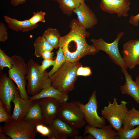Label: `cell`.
Listing matches in <instances>:
<instances>
[{
  "mask_svg": "<svg viewBox=\"0 0 139 139\" xmlns=\"http://www.w3.org/2000/svg\"><path fill=\"white\" fill-rule=\"evenodd\" d=\"M69 27L70 31L66 35L61 36L59 44L66 61L77 62L86 55H95L99 52V50L92 45L87 43L86 39L89 36V33L80 24L77 19L71 20Z\"/></svg>",
  "mask_w": 139,
  "mask_h": 139,
  "instance_id": "1",
  "label": "cell"
},
{
  "mask_svg": "<svg viewBox=\"0 0 139 139\" xmlns=\"http://www.w3.org/2000/svg\"><path fill=\"white\" fill-rule=\"evenodd\" d=\"M82 65L79 61H66L60 68L49 77L51 86L66 94L74 89L77 79L76 72Z\"/></svg>",
  "mask_w": 139,
  "mask_h": 139,
  "instance_id": "2",
  "label": "cell"
},
{
  "mask_svg": "<svg viewBox=\"0 0 139 139\" xmlns=\"http://www.w3.org/2000/svg\"><path fill=\"white\" fill-rule=\"evenodd\" d=\"M28 72L25 76L28 82L27 92L32 96L39 93L42 89L51 86L48 72L42 71L39 68L40 65L32 59L27 63Z\"/></svg>",
  "mask_w": 139,
  "mask_h": 139,
  "instance_id": "3",
  "label": "cell"
},
{
  "mask_svg": "<svg viewBox=\"0 0 139 139\" xmlns=\"http://www.w3.org/2000/svg\"><path fill=\"white\" fill-rule=\"evenodd\" d=\"M117 100L115 97L112 103L108 101V105L104 106L101 114L113 128L118 132L122 129L124 119L129 110L126 106L127 102L121 100L120 104L118 105Z\"/></svg>",
  "mask_w": 139,
  "mask_h": 139,
  "instance_id": "4",
  "label": "cell"
},
{
  "mask_svg": "<svg viewBox=\"0 0 139 139\" xmlns=\"http://www.w3.org/2000/svg\"><path fill=\"white\" fill-rule=\"evenodd\" d=\"M12 66L8 72V76L15 83L19 89L21 98L29 99L26 90L25 76L28 72V67L23 58L20 55H13L11 57Z\"/></svg>",
  "mask_w": 139,
  "mask_h": 139,
  "instance_id": "5",
  "label": "cell"
},
{
  "mask_svg": "<svg viewBox=\"0 0 139 139\" xmlns=\"http://www.w3.org/2000/svg\"><path fill=\"white\" fill-rule=\"evenodd\" d=\"M57 116L78 129L82 128L86 124L84 115L76 101L62 103Z\"/></svg>",
  "mask_w": 139,
  "mask_h": 139,
  "instance_id": "6",
  "label": "cell"
},
{
  "mask_svg": "<svg viewBox=\"0 0 139 139\" xmlns=\"http://www.w3.org/2000/svg\"><path fill=\"white\" fill-rule=\"evenodd\" d=\"M2 127L5 134L12 139H35L37 136L35 127L23 119L11 121Z\"/></svg>",
  "mask_w": 139,
  "mask_h": 139,
  "instance_id": "7",
  "label": "cell"
},
{
  "mask_svg": "<svg viewBox=\"0 0 139 139\" xmlns=\"http://www.w3.org/2000/svg\"><path fill=\"white\" fill-rule=\"evenodd\" d=\"M76 102L82 112L84 120L88 125L98 128H101L106 125V119L102 116H99L97 113L98 102L96 90L93 91L86 104L79 101Z\"/></svg>",
  "mask_w": 139,
  "mask_h": 139,
  "instance_id": "8",
  "label": "cell"
},
{
  "mask_svg": "<svg viewBox=\"0 0 139 139\" xmlns=\"http://www.w3.org/2000/svg\"><path fill=\"white\" fill-rule=\"evenodd\" d=\"M124 32L118 33L115 40L112 42L108 43L101 38L99 39L92 38L90 41L96 49L106 53L112 61L121 68H127L119 52L118 47L119 42L123 36Z\"/></svg>",
  "mask_w": 139,
  "mask_h": 139,
  "instance_id": "9",
  "label": "cell"
},
{
  "mask_svg": "<svg viewBox=\"0 0 139 139\" xmlns=\"http://www.w3.org/2000/svg\"><path fill=\"white\" fill-rule=\"evenodd\" d=\"M20 95L19 89L13 80L6 73L2 74L0 77V100L8 112L11 114V102L13 97Z\"/></svg>",
  "mask_w": 139,
  "mask_h": 139,
  "instance_id": "10",
  "label": "cell"
},
{
  "mask_svg": "<svg viewBox=\"0 0 139 139\" xmlns=\"http://www.w3.org/2000/svg\"><path fill=\"white\" fill-rule=\"evenodd\" d=\"M51 131L50 139H67L78 135V129L67 124L58 116L48 125Z\"/></svg>",
  "mask_w": 139,
  "mask_h": 139,
  "instance_id": "11",
  "label": "cell"
},
{
  "mask_svg": "<svg viewBox=\"0 0 139 139\" xmlns=\"http://www.w3.org/2000/svg\"><path fill=\"white\" fill-rule=\"evenodd\" d=\"M122 58L127 67L132 70L139 65V38L129 40L123 45Z\"/></svg>",
  "mask_w": 139,
  "mask_h": 139,
  "instance_id": "12",
  "label": "cell"
},
{
  "mask_svg": "<svg viewBox=\"0 0 139 139\" xmlns=\"http://www.w3.org/2000/svg\"><path fill=\"white\" fill-rule=\"evenodd\" d=\"M130 4V0H101L99 7L102 11L110 14L126 17L128 16Z\"/></svg>",
  "mask_w": 139,
  "mask_h": 139,
  "instance_id": "13",
  "label": "cell"
},
{
  "mask_svg": "<svg viewBox=\"0 0 139 139\" xmlns=\"http://www.w3.org/2000/svg\"><path fill=\"white\" fill-rule=\"evenodd\" d=\"M61 103L56 99L46 98L39 99V104L44 119V124H50L58 115Z\"/></svg>",
  "mask_w": 139,
  "mask_h": 139,
  "instance_id": "14",
  "label": "cell"
},
{
  "mask_svg": "<svg viewBox=\"0 0 139 139\" xmlns=\"http://www.w3.org/2000/svg\"><path fill=\"white\" fill-rule=\"evenodd\" d=\"M73 13L77 16L80 24L85 29L92 28L98 23V20L92 10L85 2L80 4Z\"/></svg>",
  "mask_w": 139,
  "mask_h": 139,
  "instance_id": "15",
  "label": "cell"
},
{
  "mask_svg": "<svg viewBox=\"0 0 139 139\" xmlns=\"http://www.w3.org/2000/svg\"><path fill=\"white\" fill-rule=\"evenodd\" d=\"M12 101L14 105L11 115L12 121H17L23 119L34 102L33 101L22 99L20 95H14Z\"/></svg>",
  "mask_w": 139,
  "mask_h": 139,
  "instance_id": "16",
  "label": "cell"
},
{
  "mask_svg": "<svg viewBox=\"0 0 139 139\" xmlns=\"http://www.w3.org/2000/svg\"><path fill=\"white\" fill-rule=\"evenodd\" d=\"M116 131L110 124L101 128L88 125L85 128L84 136L88 134L93 136L95 139H116L117 137V132Z\"/></svg>",
  "mask_w": 139,
  "mask_h": 139,
  "instance_id": "17",
  "label": "cell"
},
{
  "mask_svg": "<svg viewBox=\"0 0 139 139\" xmlns=\"http://www.w3.org/2000/svg\"><path fill=\"white\" fill-rule=\"evenodd\" d=\"M121 68L125 78L124 84L120 86L121 93L130 96L139 105V85L133 80L132 76L128 73L127 69Z\"/></svg>",
  "mask_w": 139,
  "mask_h": 139,
  "instance_id": "18",
  "label": "cell"
},
{
  "mask_svg": "<svg viewBox=\"0 0 139 139\" xmlns=\"http://www.w3.org/2000/svg\"><path fill=\"white\" fill-rule=\"evenodd\" d=\"M46 98H55L62 103L67 101L69 96L68 94L50 86L42 89L38 94L29 97V99L31 101H33Z\"/></svg>",
  "mask_w": 139,
  "mask_h": 139,
  "instance_id": "19",
  "label": "cell"
},
{
  "mask_svg": "<svg viewBox=\"0 0 139 139\" xmlns=\"http://www.w3.org/2000/svg\"><path fill=\"white\" fill-rule=\"evenodd\" d=\"M39 100V99L34 101L33 104L22 119L35 127L40 124H44L45 122Z\"/></svg>",
  "mask_w": 139,
  "mask_h": 139,
  "instance_id": "20",
  "label": "cell"
},
{
  "mask_svg": "<svg viewBox=\"0 0 139 139\" xmlns=\"http://www.w3.org/2000/svg\"><path fill=\"white\" fill-rule=\"evenodd\" d=\"M3 17L9 28L16 32H28L37 28L39 26L38 24H32L29 19L20 21L5 15Z\"/></svg>",
  "mask_w": 139,
  "mask_h": 139,
  "instance_id": "21",
  "label": "cell"
},
{
  "mask_svg": "<svg viewBox=\"0 0 139 139\" xmlns=\"http://www.w3.org/2000/svg\"><path fill=\"white\" fill-rule=\"evenodd\" d=\"M139 125V110L133 107L127 112L124 119L122 128L129 130Z\"/></svg>",
  "mask_w": 139,
  "mask_h": 139,
  "instance_id": "22",
  "label": "cell"
},
{
  "mask_svg": "<svg viewBox=\"0 0 139 139\" xmlns=\"http://www.w3.org/2000/svg\"><path fill=\"white\" fill-rule=\"evenodd\" d=\"M34 55L37 57H41L42 53L45 51H52L54 48L42 36L37 37L34 43Z\"/></svg>",
  "mask_w": 139,
  "mask_h": 139,
  "instance_id": "23",
  "label": "cell"
},
{
  "mask_svg": "<svg viewBox=\"0 0 139 139\" xmlns=\"http://www.w3.org/2000/svg\"><path fill=\"white\" fill-rule=\"evenodd\" d=\"M42 36L54 49L59 48V44L61 36L57 29L51 28H48L45 31Z\"/></svg>",
  "mask_w": 139,
  "mask_h": 139,
  "instance_id": "24",
  "label": "cell"
},
{
  "mask_svg": "<svg viewBox=\"0 0 139 139\" xmlns=\"http://www.w3.org/2000/svg\"><path fill=\"white\" fill-rule=\"evenodd\" d=\"M57 2L63 13L68 16L72 15L73 10L80 4L76 0H59Z\"/></svg>",
  "mask_w": 139,
  "mask_h": 139,
  "instance_id": "25",
  "label": "cell"
},
{
  "mask_svg": "<svg viewBox=\"0 0 139 139\" xmlns=\"http://www.w3.org/2000/svg\"><path fill=\"white\" fill-rule=\"evenodd\" d=\"M117 139H139V125L129 130H125L122 128L120 131L117 132Z\"/></svg>",
  "mask_w": 139,
  "mask_h": 139,
  "instance_id": "26",
  "label": "cell"
},
{
  "mask_svg": "<svg viewBox=\"0 0 139 139\" xmlns=\"http://www.w3.org/2000/svg\"><path fill=\"white\" fill-rule=\"evenodd\" d=\"M55 63L51 70L48 72L49 77L52 76L66 61L65 57L62 49L60 47L56 52Z\"/></svg>",
  "mask_w": 139,
  "mask_h": 139,
  "instance_id": "27",
  "label": "cell"
},
{
  "mask_svg": "<svg viewBox=\"0 0 139 139\" xmlns=\"http://www.w3.org/2000/svg\"><path fill=\"white\" fill-rule=\"evenodd\" d=\"M12 66V60L10 57L5 53L4 51L0 49V70L2 71L4 67L11 69Z\"/></svg>",
  "mask_w": 139,
  "mask_h": 139,
  "instance_id": "28",
  "label": "cell"
},
{
  "mask_svg": "<svg viewBox=\"0 0 139 139\" xmlns=\"http://www.w3.org/2000/svg\"><path fill=\"white\" fill-rule=\"evenodd\" d=\"M37 132L39 133L42 136L47 137L49 139L51 135V131L48 125L44 124L38 125L35 126Z\"/></svg>",
  "mask_w": 139,
  "mask_h": 139,
  "instance_id": "29",
  "label": "cell"
},
{
  "mask_svg": "<svg viewBox=\"0 0 139 139\" xmlns=\"http://www.w3.org/2000/svg\"><path fill=\"white\" fill-rule=\"evenodd\" d=\"M11 121V115L8 112L2 102L0 100V122L7 123Z\"/></svg>",
  "mask_w": 139,
  "mask_h": 139,
  "instance_id": "30",
  "label": "cell"
},
{
  "mask_svg": "<svg viewBox=\"0 0 139 139\" xmlns=\"http://www.w3.org/2000/svg\"><path fill=\"white\" fill-rule=\"evenodd\" d=\"M46 14L45 12L42 11L34 12L32 16L29 19L30 22L33 25L37 24L39 22L45 23V16Z\"/></svg>",
  "mask_w": 139,
  "mask_h": 139,
  "instance_id": "31",
  "label": "cell"
},
{
  "mask_svg": "<svg viewBox=\"0 0 139 139\" xmlns=\"http://www.w3.org/2000/svg\"><path fill=\"white\" fill-rule=\"evenodd\" d=\"M92 72L91 68L88 67H83L82 65L77 69L76 75L77 76H88L91 75Z\"/></svg>",
  "mask_w": 139,
  "mask_h": 139,
  "instance_id": "32",
  "label": "cell"
},
{
  "mask_svg": "<svg viewBox=\"0 0 139 139\" xmlns=\"http://www.w3.org/2000/svg\"><path fill=\"white\" fill-rule=\"evenodd\" d=\"M8 38L7 29L4 24L0 22V41L4 42L7 40Z\"/></svg>",
  "mask_w": 139,
  "mask_h": 139,
  "instance_id": "33",
  "label": "cell"
},
{
  "mask_svg": "<svg viewBox=\"0 0 139 139\" xmlns=\"http://www.w3.org/2000/svg\"><path fill=\"white\" fill-rule=\"evenodd\" d=\"M55 63V60L53 59H44L41 64L39 65V68L42 71H44L50 66H53Z\"/></svg>",
  "mask_w": 139,
  "mask_h": 139,
  "instance_id": "34",
  "label": "cell"
},
{
  "mask_svg": "<svg viewBox=\"0 0 139 139\" xmlns=\"http://www.w3.org/2000/svg\"><path fill=\"white\" fill-rule=\"evenodd\" d=\"M139 20V13L135 16L131 14L129 20V22L134 26H137L138 25Z\"/></svg>",
  "mask_w": 139,
  "mask_h": 139,
  "instance_id": "35",
  "label": "cell"
},
{
  "mask_svg": "<svg viewBox=\"0 0 139 139\" xmlns=\"http://www.w3.org/2000/svg\"><path fill=\"white\" fill-rule=\"evenodd\" d=\"M51 51L50 50L45 51L42 54L41 57L44 59H53L54 53Z\"/></svg>",
  "mask_w": 139,
  "mask_h": 139,
  "instance_id": "36",
  "label": "cell"
},
{
  "mask_svg": "<svg viewBox=\"0 0 139 139\" xmlns=\"http://www.w3.org/2000/svg\"><path fill=\"white\" fill-rule=\"evenodd\" d=\"M48 1H57L59 0H46ZM26 0H10V3L14 6H16L25 3Z\"/></svg>",
  "mask_w": 139,
  "mask_h": 139,
  "instance_id": "37",
  "label": "cell"
},
{
  "mask_svg": "<svg viewBox=\"0 0 139 139\" xmlns=\"http://www.w3.org/2000/svg\"><path fill=\"white\" fill-rule=\"evenodd\" d=\"M11 138L6 135L4 132L3 127L0 126V139H10Z\"/></svg>",
  "mask_w": 139,
  "mask_h": 139,
  "instance_id": "38",
  "label": "cell"
},
{
  "mask_svg": "<svg viewBox=\"0 0 139 139\" xmlns=\"http://www.w3.org/2000/svg\"><path fill=\"white\" fill-rule=\"evenodd\" d=\"M84 139H94L95 138L92 135L90 134H89L88 135L86 136H84V137L83 138Z\"/></svg>",
  "mask_w": 139,
  "mask_h": 139,
  "instance_id": "39",
  "label": "cell"
},
{
  "mask_svg": "<svg viewBox=\"0 0 139 139\" xmlns=\"http://www.w3.org/2000/svg\"><path fill=\"white\" fill-rule=\"evenodd\" d=\"M73 138L75 139H83L82 136H80L77 135L75 136Z\"/></svg>",
  "mask_w": 139,
  "mask_h": 139,
  "instance_id": "40",
  "label": "cell"
},
{
  "mask_svg": "<svg viewBox=\"0 0 139 139\" xmlns=\"http://www.w3.org/2000/svg\"><path fill=\"white\" fill-rule=\"evenodd\" d=\"M135 81L139 85V75L136 77Z\"/></svg>",
  "mask_w": 139,
  "mask_h": 139,
  "instance_id": "41",
  "label": "cell"
},
{
  "mask_svg": "<svg viewBox=\"0 0 139 139\" xmlns=\"http://www.w3.org/2000/svg\"><path fill=\"white\" fill-rule=\"evenodd\" d=\"M79 2L80 4H81L84 2V1L86 0H76Z\"/></svg>",
  "mask_w": 139,
  "mask_h": 139,
  "instance_id": "42",
  "label": "cell"
}]
</instances>
